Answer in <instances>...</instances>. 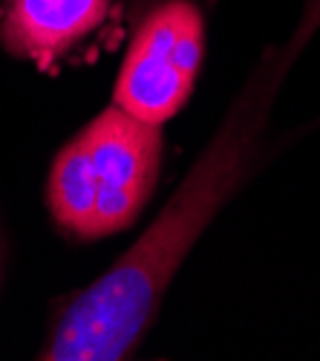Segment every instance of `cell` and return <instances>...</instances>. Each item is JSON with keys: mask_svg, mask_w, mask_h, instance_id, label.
Masks as SVG:
<instances>
[{"mask_svg": "<svg viewBox=\"0 0 320 361\" xmlns=\"http://www.w3.org/2000/svg\"><path fill=\"white\" fill-rule=\"evenodd\" d=\"M162 171V128L107 107L55 157L46 202L75 240L119 234L151 200Z\"/></svg>", "mask_w": 320, "mask_h": 361, "instance_id": "obj_1", "label": "cell"}, {"mask_svg": "<svg viewBox=\"0 0 320 361\" xmlns=\"http://www.w3.org/2000/svg\"><path fill=\"white\" fill-rule=\"evenodd\" d=\"M205 18L191 0H167L141 18L113 90L115 107L151 125L173 118L196 84Z\"/></svg>", "mask_w": 320, "mask_h": 361, "instance_id": "obj_2", "label": "cell"}, {"mask_svg": "<svg viewBox=\"0 0 320 361\" xmlns=\"http://www.w3.org/2000/svg\"><path fill=\"white\" fill-rule=\"evenodd\" d=\"M133 6L136 0H4L0 44L9 55L58 73L113 49Z\"/></svg>", "mask_w": 320, "mask_h": 361, "instance_id": "obj_3", "label": "cell"}]
</instances>
